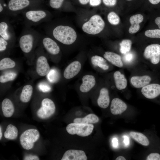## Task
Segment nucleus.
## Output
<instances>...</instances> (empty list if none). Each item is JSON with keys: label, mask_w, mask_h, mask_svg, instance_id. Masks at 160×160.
Instances as JSON below:
<instances>
[{"label": "nucleus", "mask_w": 160, "mask_h": 160, "mask_svg": "<svg viewBox=\"0 0 160 160\" xmlns=\"http://www.w3.org/2000/svg\"><path fill=\"white\" fill-rule=\"evenodd\" d=\"M52 34L56 40L66 45L72 44L77 38V34L74 30L68 26L59 25L56 26L53 30Z\"/></svg>", "instance_id": "f257e3e1"}, {"label": "nucleus", "mask_w": 160, "mask_h": 160, "mask_svg": "<svg viewBox=\"0 0 160 160\" xmlns=\"http://www.w3.org/2000/svg\"><path fill=\"white\" fill-rule=\"evenodd\" d=\"M105 26L104 21L101 17L95 15L92 16L88 21L83 24L82 29L87 34L95 35L102 31Z\"/></svg>", "instance_id": "f03ea898"}, {"label": "nucleus", "mask_w": 160, "mask_h": 160, "mask_svg": "<svg viewBox=\"0 0 160 160\" xmlns=\"http://www.w3.org/2000/svg\"><path fill=\"white\" fill-rule=\"evenodd\" d=\"M94 127V125L91 124L74 122L68 124L66 127V130L70 134H76L84 137L89 135L92 133Z\"/></svg>", "instance_id": "7ed1b4c3"}, {"label": "nucleus", "mask_w": 160, "mask_h": 160, "mask_svg": "<svg viewBox=\"0 0 160 160\" xmlns=\"http://www.w3.org/2000/svg\"><path fill=\"white\" fill-rule=\"evenodd\" d=\"M40 134L38 130L31 129L24 132L20 137V143L25 149L30 150L33 147L34 143L39 139Z\"/></svg>", "instance_id": "20e7f679"}, {"label": "nucleus", "mask_w": 160, "mask_h": 160, "mask_svg": "<svg viewBox=\"0 0 160 160\" xmlns=\"http://www.w3.org/2000/svg\"><path fill=\"white\" fill-rule=\"evenodd\" d=\"M42 1L39 0H9L7 7L9 10L16 12L29 7H37Z\"/></svg>", "instance_id": "39448f33"}, {"label": "nucleus", "mask_w": 160, "mask_h": 160, "mask_svg": "<svg viewBox=\"0 0 160 160\" xmlns=\"http://www.w3.org/2000/svg\"><path fill=\"white\" fill-rule=\"evenodd\" d=\"M143 56L152 64H158L160 62V44L155 43L148 45L144 50Z\"/></svg>", "instance_id": "423d86ee"}, {"label": "nucleus", "mask_w": 160, "mask_h": 160, "mask_svg": "<svg viewBox=\"0 0 160 160\" xmlns=\"http://www.w3.org/2000/svg\"><path fill=\"white\" fill-rule=\"evenodd\" d=\"M37 37L34 32L27 31L20 36L19 41L20 47L24 52L29 53L32 50L36 37Z\"/></svg>", "instance_id": "0eeeda50"}, {"label": "nucleus", "mask_w": 160, "mask_h": 160, "mask_svg": "<svg viewBox=\"0 0 160 160\" xmlns=\"http://www.w3.org/2000/svg\"><path fill=\"white\" fill-rule=\"evenodd\" d=\"M41 107L37 112V116L40 118L44 119L51 116L55 111V106L53 102L51 99L46 98L41 102Z\"/></svg>", "instance_id": "6e6552de"}, {"label": "nucleus", "mask_w": 160, "mask_h": 160, "mask_svg": "<svg viewBox=\"0 0 160 160\" xmlns=\"http://www.w3.org/2000/svg\"><path fill=\"white\" fill-rule=\"evenodd\" d=\"M47 16L46 11L42 9L30 10L26 11L25 16L28 21L33 23H37L44 20Z\"/></svg>", "instance_id": "1a4fd4ad"}, {"label": "nucleus", "mask_w": 160, "mask_h": 160, "mask_svg": "<svg viewBox=\"0 0 160 160\" xmlns=\"http://www.w3.org/2000/svg\"><path fill=\"white\" fill-rule=\"evenodd\" d=\"M141 92L145 97L154 99L160 95V84L156 83L148 84L142 88Z\"/></svg>", "instance_id": "9d476101"}, {"label": "nucleus", "mask_w": 160, "mask_h": 160, "mask_svg": "<svg viewBox=\"0 0 160 160\" xmlns=\"http://www.w3.org/2000/svg\"><path fill=\"white\" fill-rule=\"evenodd\" d=\"M84 152L80 150L70 149L64 154L61 160H87Z\"/></svg>", "instance_id": "9b49d317"}, {"label": "nucleus", "mask_w": 160, "mask_h": 160, "mask_svg": "<svg viewBox=\"0 0 160 160\" xmlns=\"http://www.w3.org/2000/svg\"><path fill=\"white\" fill-rule=\"evenodd\" d=\"M81 67L79 61H74L70 64L65 68L63 73L64 78L69 79L73 78L80 72Z\"/></svg>", "instance_id": "f8f14e48"}, {"label": "nucleus", "mask_w": 160, "mask_h": 160, "mask_svg": "<svg viewBox=\"0 0 160 160\" xmlns=\"http://www.w3.org/2000/svg\"><path fill=\"white\" fill-rule=\"evenodd\" d=\"M127 107V105L124 101L119 98H116L111 101L110 110L112 114L119 115L125 111Z\"/></svg>", "instance_id": "ddd939ff"}, {"label": "nucleus", "mask_w": 160, "mask_h": 160, "mask_svg": "<svg viewBox=\"0 0 160 160\" xmlns=\"http://www.w3.org/2000/svg\"><path fill=\"white\" fill-rule=\"evenodd\" d=\"M50 71V67L46 58L43 56L39 57L36 62V71L39 75L44 76Z\"/></svg>", "instance_id": "4468645a"}, {"label": "nucleus", "mask_w": 160, "mask_h": 160, "mask_svg": "<svg viewBox=\"0 0 160 160\" xmlns=\"http://www.w3.org/2000/svg\"><path fill=\"white\" fill-rule=\"evenodd\" d=\"M43 44L46 50L50 54L56 55L60 52V48L56 42L48 37H45L43 39Z\"/></svg>", "instance_id": "2eb2a0df"}, {"label": "nucleus", "mask_w": 160, "mask_h": 160, "mask_svg": "<svg viewBox=\"0 0 160 160\" xmlns=\"http://www.w3.org/2000/svg\"><path fill=\"white\" fill-rule=\"evenodd\" d=\"M151 80V77L148 75L134 76L130 79L132 86L137 88H142L149 84Z\"/></svg>", "instance_id": "dca6fc26"}, {"label": "nucleus", "mask_w": 160, "mask_h": 160, "mask_svg": "<svg viewBox=\"0 0 160 160\" xmlns=\"http://www.w3.org/2000/svg\"><path fill=\"white\" fill-rule=\"evenodd\" d=\"M82 83L79 89L82 92H87L89 91L95 86L96 80L92 75H87L84 76L82 79Z\"/></svg>", "instance_id": "f3484780"}, {"label": "nucleus", "mask_w": 160, "mask_h": 160, "mask_svg": "<svg viewBox=\"0 0 160 160\" xmlns=\"http://www.w3.org/2000/svg\"><path fill=\"white\" fill-rule=\"evenodd\" d=\"M110 102L108 90L106 88H103L100 90L99 95L97 100L98 106L103 108H107Z\"/></svg>", "instance_id": "a211bd4d"}, {"label": "nucleus", "mask_w": 160, "mask_h": 160, "mask_svg": "<svg viewBox=\"0 0 160 160\" xmlns=\"http://www.w3.org/2000/svg\"><path fill=\"white\" fill-rule=\"evenodd\" d=\"M143 16L140 14H136L132 16L129 19V22L131 24L129 29V32L131 34L135 33L140 29L139 24L143 20Z\"/></svg>", "instance_id": "6ab92c4d"}, {"label": "nucleus", "mask_w": 160, "mask_h": 160, "mask_svg": "<svg viewBox=\"0 0 160 160\" xmlns=\"http://www.w3.org/2000/svg\"><path fill=\"white\" fill-rule=\"evenodd\" d=\"M104 58L114 65L119 68H122L123 64L121 56L114 52H105L103 55Z\"/></svg>", "instance_id": "aec40b11"}, {"label": "nucleus", "mask_w": 160, "mask_h": 160, "mask_svg": "<svg viewBox=\"0 0 160 160\" xmlns=\"http://www.w3.org/2000/svg\"><path fill=\"white\" fill-rule=\"evenodd\" d=\"M113 77L116 87L118 89L121 90L126 88L127 82L123 74L119 71H116L113 74Z\"/></svg>", "instance_id": "412c9836"}, {"label": "nucleus", "mask_w": 160, "mask_h": 160, "mask_svg": "<svg viewBox=\"0 0 160 160\" xmlns=\"http://www.w3.org/2000/svg\"><path fill=\"white\" fill-rule=\"evenodd\" d=\"M1 108L4 116L6 117H10L14 112V107L12 102L9 99L5 98L2 102Z\"/></svg>", "instance_id": "4be33fe9"}, {"label": "nucleus", "mask_w": 160, "mask_h": 160, "mask_svg": "<svg viewBox=\"0 0 160 160\" xmlns=\"http://www.w3.org/2000/svg\"><path fill=\"white\" fill-rule=\"evenodd\" d=\"M13 34L11 32L8 23L5 21L0 23V36L5 40L8 41L13 37Z\"/></svg>", "instance_id": "5701e85b"}, {"label": "nucleus", "mask_w": 160, "mask_h": 160, "mask_svg": "<svg viewBox=\"0 0 160 160\" xmlns=\"http://www.w3.org/2000/svg\"><path fill=\"white\" fill-rule=\"evenodd\" d=\"M130 136L140 144L145 146L149 145L150 143L147 137L143 133L134 131L129 132Z\"/></svg>", "instance_id": "b1692460"}, {"label": "nucleus", "mask_w": 160, "mask_h": 160, "mask_svg": "<svg viewBox=\"0 0 160 160\" xmlns=\"http://www.w3.org/2000/svg\"><path fill=\"white\" fill-rule=\"evenodd\" d=\"M99 121V118L94 114H89L82 118H77L73 120V122L84 124H95Z\"/></svg>", "instance_id": "393cba45"}, {"label": "nucleus", "mask_w": 160, "mask_h": 160, "mask_svg": "<svg viewBox=\"0 0 160 160\" xmlns=\"http://www.w3.org/2000/svg\"><path fill=\"white\" fill-rule=\"evenodd\" d=\"M33 87L30 85L25 86L20 96V100L23 103H27L30 100L32 93Z\"/></svg>", "instance_id": "a878e982"}, {"label": "nucleus", "mask_w": 160, "mask_h": 160, "mask_svg": "<svg viewBox=\"0 0 160 160\" xmlns=\"http://www.w3.org/2000/svg\"><path fill=\"white\" fill-rule=\"evenodd\" d=\"M91 62L93 65L98 66L104 70H107L109 68L106 60L100 56H92L91 58Z\"/></svg>", "instance_id": "bb28decb"}, {"label": "nucleus", "mask_w": 160, "mask_h": 160, "mask_svg": "<svg viewBox=\"0 0 160 160\" xmlns=\"http://www.w3.org/2000/svg\"><path fill=\"white\" fill-rule=\"evenodd\" d=\"M18 135V129L15 126L9 124L7 127L4 133V136L6 138L9 140H15Z\"/></svg>", "instance_id": "cd10ccee"}, {"label": "nucleus", "mask_w": 160, "mask_h": 160, "mask_svg": "<svg viewBox=\"0 0 160 160\" xmlns=\"http://www.w3.org/2000/svg\"><path fill=\"white\" fill-rule=\"evenodd\" d=\"M132 42L129 39L123 40L120 43V52L125 55L129 52L131 50Z\"/></svg>", "instance_id": "c85d7f7f"}, {"label": "nucleus", "mask_w": 160, "mask_h": 160, "mask_svg": "<svg viewBox=\"0 0 160 160\" xmlns=\"http://www.w3.org/2000/svg\"><path fill=\"white\" fill-rule=\"evenodd\" d=\"M15 65V62L8 57L2 59L0 61V70L14 68Z\"/></svg>", "instance_id": "c756f323"}, {"label": "nucleus", "mask_w": 160, "mask_h": 160, "mask_svg": "<svg viewBox=\"0 0 160 160\" xmlns=\"http://www.w3.org/2000/svg\"><path fill=\"white\" fill-rule=\"evenodd\" d=\"M60 77L59 73L55 69L53 68L50 70L47 74L48 80L51 83H54L57 81Z\"/></svg>", "instance_id": "7c9ffc66"}, {"label": "nucleus", "mask_w": 160, "mask_h": 160, "mask_svg": "<svg viewBox=\"0 0 160 160\" xmlns=\"http://www.w3.org/2000/svg\"><path fill=\"white\" fill-rule=\"evenodd\" d=\"M145 35L148 38L160 39V29L155 28L147 30L145 32Z\"/></svg>", "instance_id": "2f4dec72"}, {"label": "nucleus", "mask_w": 160, "mask_h": 160, "mask_svg": "<svg viewBox=\"0 0 160 160\" xmlns=\"http://www.w3.org/2000/svg\"><path fill=\"white\" fill-rule=\"evenodd\" d=\"M107 19L109 23L113 25H117L119 23L120 21L119 16L113 12H111L108 14Z\"/></svg>", "instance_id": "473e14b6"}, {"label": "nucleus", "mask_w": 160, "mask_h": 160, "mask_svg": "<svg viewBox=\"0 0 160 160\" xmlns=\"http://www.w3.org/2000/svg\"><path fill=\"white\" fill-rule=\"evenodd\" d=\"M17 76V74L14 72H10L7 73L0 76V82L1 83H4L8 81L14 80Z\"/></svg>", "instance_id": "72a5a7b5"}, {"label": "nucleus", "mask_w": 160, "mask_h": 160, "mask_svg": "<svg viewBox=\"0 0 160 160\" xmlns=\"http://www.w3.org/2000/svg\"><path fill=\"white\" fill-rule=\"evenodd\" d=\"M64 0H49V3L52 8L58 9L62 6Z\"/></svg>", "instance_id": "f704fd0d"}, {"label": "nucleus", "mask_w": 160, "mask_h": 160, "mask_svg": "<svg viewBox=\"0 0 160 160\" xmlns=\"http://www.w3.org/2000/svg\"><path fill=\"white\" fill-rule=\"evenodd\" d=\"M39 88L41 91L44 92H49L51 90L50 87L47 83L44 82L39 84Z\"/></svg>", "instance_id": "c9c22d12"}, {"label": "nucleus", "mask_w": 160, "mask_h": 160, "mask_svg": "<svg viewBox=\"0 0 160 160\" xmlns=\"http://www.w3.org/2000/svg\"><path fill=\"white\" fill-rule=\"evenodd\" d=\"M8 44L7 41L0 36V51L1 52L6 50Z\"/></svg>", "instance_id": "e433bc0d"}, {"label": "nucleus", "mask_w": 160, "mask_h": 160, "mask_svg": "<svg viewBox=\"0 0 160 160\" xmlns=\"http://www.w3.org/2000/svg\"><path fill=\"white\" fill-rule=\"evenodd\" d=\"M147 160H160V155L158 153H152L147 157Z\"/></svg>", "instance_id": "4c0bfd02"}, {"label": "nucleus", "mask_w": 160, "mask_h": 160, "mask_svg": "<svg viewBox=\"0 0 160 160\" xmlns=\"http://www.w3.org/2000/svg\"><path fill=\"white\" fill-rule=\"evenodd\" d=\"M103 1L104 4L109 7L114 6L117 2V0H103Z\"/></svg>", "instance_id": "58836bf2"}, {"label": "nucleus", "mask_w": 160, "mask_h": 160, "mask_svg": "<svg viewBox=\"0 0 160 160\" xmlns=\"http://www.w3.org/2000/svg\"><path fill=\"white\" fill-rule=\"evenodd\" d=\"M24 160H39V157L35 155H28L25 157Z\"/></svg>", "instance_id": "ea45409f"}, {"label": "nucleus", "mask_w": 160, "mask_h": 160, "mask_svg": "<svg viewBox=\"0 0 160 160\" xmlns=\"http://www.w3.org/2000/svg\"><path fill=\"white\" fill-rule=\"evenodd\" d=\"M125 55L124 59L126 61L130 62L132 60L133 55L132 53L129 52Z\"/></svg>", "instance_id": "a19ab883"}, {"label": "nucleus", "mask_w": 160, "mask_h": 160, "mask_svg": "<svg viewBox=\"0 0 160 160\" xmlns=\"http://www.w3.org/2000/svg\"><path fill=\"white\" fill-rule=\"evenodd\" d=\"M101 0H90V4L92 6L99 5L101 3Z\"/></svg>", "instance_id": "79ce46f5"}, {"label": "nucleus", "mask_w": 160, "mask_h": 160, "mask_svg": "<svg viewBox=\"0 0 160 160\" xmlns=\"http://www.w3.org/2000/svg\"><path fill=\"white\" fill-rule=\"evenodd\" d=\"M154 23L158 29H160V15L156 16L154 20Z\"/></svg>", "instance_id": "37998d69"}, {"label": "nucleus", "mask_w": 160, "mask_h": 160, "mask_svg": "<svg viewBox=\"0 0 160 160\" xmlns=\"http://www.w3.org/2000/svg\"><path fill=\"white\" fill-rule=\"evenodd\" d=\"M113 146L115 148L118 147V140L116 138H114L112 140Z\"/></svg>", "instance_id": "c03bdc74"}, {"label": "nucleus", "mask_w": 160, "mask_h": 160, "mask_svg": "<svg viewBox=\"0 0 160 160\" xmlns=\"http://www.w3.org/2000/svg\"><path fill=\"white\" fill-rule=\"evenodd\" d=\"M124 142L126 146H128L129 143V140L128 137L126 135L124 136Z\"/></svg>", "instance_id": "a18cd8bd"}, {"label": "nucleus", "mask_w": 160, "mask_h": 160, "mask_svg": "<svg viewBox=\"0 0 160 160\" xmlns=\"http://www.w3.org/2000/svg\"><path fill=\"white\" fill-rule=\"evenodd\" d=\"M153 5H157L160 3V0H148Z\"/></svg>", "instance_id": "49530a36"}, {"label": "nucleus", "mask_w": 160, "mask_h": 160, "mask_svg": "<svg viewBox=\"0 0 160 160\" xmlns=\"http://www.w3.org/2000/svg\"><path fill=\"white\" fill-rule=\"evenodd\" d=\"M89 1L90 0H79V2L83 5L87 4Z\"/></svg>", "instance_id": "de8ad7c7"}, {"label": "nucleus", "mask_w": 160, "mask_h": 160, "mask_svg": "<svg viewBox=\"0 0 160 160\" xmlns=\"http://www.w3.org/2000/svg\"><path fill=\"white\" fill-rule=\"evenodd\" d=\"M4 9V4H3L2 1L1 0H0V13L2 12Z\"/></svg>", "instance_id": "09e8293b"}, {"label": "nucleus", "mask_w": 160, "mask_h": 160, "mask_svg": "<svg viewBox=\"0 0 160 160\" xmlns=\"http://www.w3.org/2000/svg\"><path fill=\"white\" fill-rule=\"evenodd\" d=\"M116 160H126L125 158L123 156H120L117 157L116 159Z\"/></svg>", "instance_id": "8fccbe9b"}, {"label": "nucleus", "mask_w": 160, "mask_h": 160, "mask_svg": "<svg viewBox=\"0 0 160 160\" xmlns=\"http://www.w3.org/2000/svg\"><path fill=\"white\" fill-rule=\"evenodd\" d=\"M2 136V133L1 132V126L0 127V140H1Z\"/></svg>", "instance_id": "3c124183"}, {"label": "nucleus", "mask_w": 160, "mask_h": 160, "mask_svg": "<svg viewBox=\"0 0 160 160\" xmlns=\"http://www.w3.org/2000/svg\"><path fill=\"white\" fill-rule=\"evenodd\" d=\"M127 1H131V0H126Z\"/></svg>", "instance_id": "603ef678"}, {"label": "nucleus", "mask_w": 160, "mask_h": 160, "mask_svg": "<svg viewBox=\"0 0 160 160\" xmlns=\"http://www.w3.org/2000/svg\"><path fill=\"white\" fill-rule=\"evenodd\" d=\"M41 0V1H44V0Z\"/></svg>", "instance_id": "864d4df0"}]
</instances>
